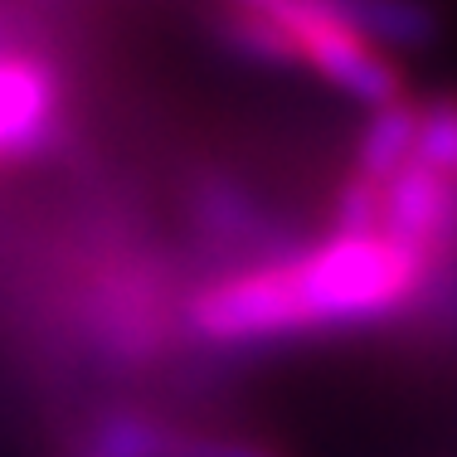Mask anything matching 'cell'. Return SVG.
Returning <instances> with one entry per match:
<instances>
[{"instance_id": "cell-1", "label": "cell", "mask_w": 457, "mask_h": 457, "mask_svg": "<svg viewBox=\"0 0 457 457\" xmlns=\"http://www.w3.org/2000/svg\"><path fill=\"white\" fill-rule=\"evenodd\" d=\"M63 93L59 73L39 49L0 29V161L39 156L59 141Z\"/></svg>"}, {"instance_id": "cell-2", "label": "cell", "mask_w": 457, "mask_h": 457, "mask_svg": "<svg viewBox=\"0 0 457 457\" xmlns=\"http://www.w3.org/2000/svg\"><path fill=\"white\" fill-rule=\"evenodd\" d=\"M413 156L438 166V170H448L457 180V103L453 97L413 107Z\"/></svg>"}]
</instances>
